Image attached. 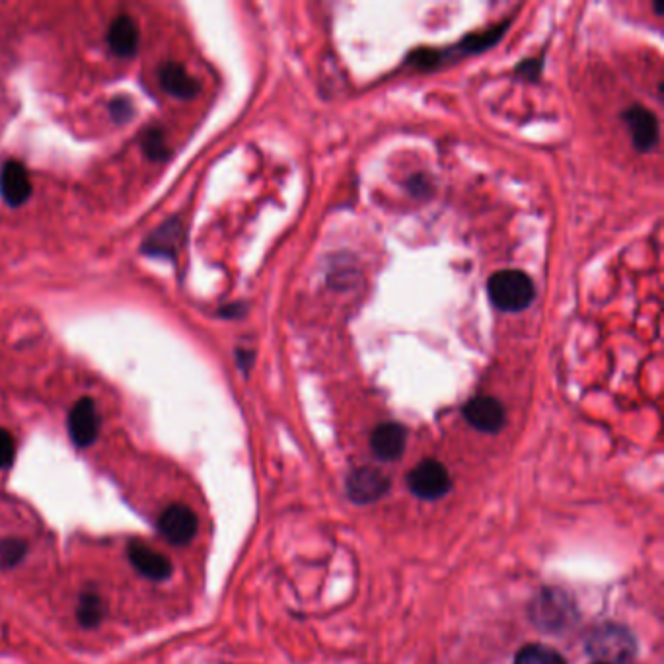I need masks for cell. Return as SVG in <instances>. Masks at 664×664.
<instances>
[{
  "label": "cell",
  "instance_id": "obj_1",
  "mask_svg": "<svg viewBox=\"0 0 664 664\" xmlns=\"http://www.w3.org/2000/svg\"><path fill=\"white\" fill-rule=\"evenodd\" d=\"M487 295L499 310L520 312L532 304L536 289L526 273L505 269L491 275L487 283Z\"/></svg>",
  "mask_w": 664,
  "mask_h": 664
},
{
  "label": "cell",
  "instance_id": "obj_2",
  "mask_svg": "<svg viewBox=\"0 0 664 664\" xmlns=\"http://www.w3.org/2000/svg\"><path fill=\"white\" fill-rule=\"evenodd\" d=\"M407 485L413 495L425 499V501H435L441 499L448 489H450V476L446 472L441 462L437 460H423L417 464L409 476H407Z\"/></svg>",
  "mask_w": 664,
  "mask_h": 664
},
{
  "label": "cell",
  "instance_id": "obj_3",
  "mask_svg": "<svg viewBox=\"0 0 664 664\" xmlns=\"http://www.w3.org/2000/svg\"><path fill=\"white\" fill-rule=\"evenodd\" d=\"M158 530L170 544L187 546L199 530V518L191 507H187L184 503H176V505H170L160 515Z\"/></svg>",
  "mask_w": 664,
  "mask_h": 664
},
{
  "label": "cell",
  "instance_id": "obj_4",
  "mask_svg": "<svg viewBox=\"0 0 664 664\" xmlns=\"http://www.w3.org/2000/svg\"><path fill=\"white\" fill-rule=\"evenodd\" d=\"M127 557H129L131 565L137 569V573H141L148 581L162 583V581H168L174 573L172 561L141 540L129 542Z\"/></svg>",
  "mask_w": 664,
  "mask_h": 664
},
{
  "label": "cell",
  "instance_id": "obj_5",
  "mask_svg": "<svg viewBox=\"0 0 664 664\" xmlns=\"http://www.w3.org/2000/svg\"><path fill=\"white\" fill-rule=\"evenodd\" d=\"M69 437L74 446L88 448L100 435V413L90 398H82L69 411Z\"/></svg>",
  "mask_w": 664,
  "mask_h": 664
},
{
  "label": "cell",
  "instance_id": "obj_6",
  "mask_svg": "<svg viewBox=\"0 0 664 664\" xmlns=\"http://www.w3.org/2000/svg\"><path fill=\"white\" fill-rule=\"evenodd\" d=\"M390 480L376 468H359L347 480V495L357 505H367L386 495Z\"/></svg>",
  "mask_w": 664,
  "mask_h": 664
},
{
  "label": "cell",
  "instance_id": "obj_7",
  "mask_svg": "<svg viewBox=\"0 0 664 664\" xmlns=\"http://www.w3.org/2000/svg\"><path fill=\"white\" fill-rule=\"evenodd\" d=\"M464 417L481 433H499L507 421L505 407L489 396H478L470 400L464 406Z\"/></svg>",
  "mask_w": 664,
  "mask_h": 664
},
{
  "label": "cell",
  "instance_id": "obj_8",
  "mask_svg": "<svg viewBox=\"0 0 664 664\" xmlns=\"http://www.w3.org/2000/svg\"><path fill=\"white\" fill-rule=\"evenodd\" d=\"M0 195L10 207L24 205L32 195V182L24 164L8 160L0 170Z\"/></svg>",
  "mask_w": 664,
  "mask_h": 664
},
{
  "label": "cell",
  "instance_id": "obj_9",
  "mask_svg": "<svg viewBox=\"0 0 664 664\" xmlns=\"http://www.w3.org/2000/svg\"><path fill=\"white\" fill-rule=\"evenodd\" d=\"M626 123H628L629 133L633 139V145L639 150H653L659 143V121L655 117L653 111L643 108V106H635L629 108L624 115Z\"/></svg>",
  "mask_w": 664,
  "mask_h": 664
},
{
  "label": "cell",
  "instance_id": "obj_10",
  "mask_svg": "<svg viewBox=\"0 0 664 664\" xmlns=\"http://www.w3.org/2000/svg\"><path fill=\"white\" fill-rule=\"evenodd\" d=\"M407 431L398 423H382L370 437L372 452L386 462L398 460L406 450Z\"/></svg>",
  "mask_w": 664,
  "mask_h": 664
},
{
  "label": "cell",
  "instance_id": "obj_11",
  "mask_svg": "<svg viewBox=\"0 0 664 664\" xmlns=\"http://www.w3.org/2000/svg\"><path fill=\"white\" fill-rule=\"evenodd\" d=\"M182 242V222L178 219L164 222L152 236H148L141 252L152 258L176 259Z\"/></svg>",
  "mask_w": 664,
  "mask_h": 664
},
{
  "label": "cell",
  "instance_id": "obj_12",
  "mask_svg": "<svg viewBox=\"0 0 664 664\" xmlns=\"http://www.w3.org/2000/svg\"><path fill=\"white\" fill-rule=\"evenodd\" d=\"M108 45L111 51L117 57H133L137 53L139 47V26L137 22L127 16L121 14L111 22L110 32H108Z\"/></svg>",
  "mask_w": 664,
  "mask_h": 664
},
{
  "label": "cell",
  "instance_id": "obj_13",
  "mask_svg": "<svg viewBox=\"0 0 664 664\" xmlns=\"http://www.w3.org/2000/svg\"><path fill=\"white\" fill-rule=\"evenodd\" d=\"M162 88L176 98H193L199 92V82L185 71L180 63H166L160 69Z\"/></svg>",
  "mask_w": 664,
  "mask_h": 664
},
{
  "label": "cell",
  "instance_id": "obj_14",
  "mask_svg": "<svg viewBox=\"0 0 664 664\" xmlns=\"http://www.w3.org/2000/svg\"><path fill=\"white\" fill-rule=\"evenodd\" d=\"M108 614L104 598L94 591L82 592L76 604V620L84 629L98 628Z\"/></svg>",
  "mask_w": 664,
  "mask_h": 664
},
{
  "label": "cell",
  "instance_id": "obj_15",
  "mask_svg": "<svg viewBox=\"0 0 664 664\" xmlns=\"http://www.w3.org/2000/svg\"><path fill=\"white\" fill-rule=\"evenodd\" d=\"M28 542L22 538H2L0 540V569L2 571H10L14 567H18L26 555H28Z\"/></svg>",
  "mask_w": 664,
  "mask_h": 664
},
{
  "label": "cell",
  "instance_id": "obj_16",
  "mask_svg": "<svg viewBox=\"0 0 664 664\" xmlns=\"http://www.w3.org/2000/svg\"><path fill=\"white\" fill-rule=\"evenodd\" d=\"M515 664H567L565 659L550 647L528 645L518 651Z\"/></svg>",
  "mask_w": 664,
  "mask_h": 664
},
{
  "label": "cell",
  "instance_id": "obj_17",
  "mask_svg": "<svg viewBox=\"0 0 664 664\" xmlns=\"http://www.w3.org/2000/svg\"><path fill=\"white\" fill-rule=\"evenodd\" d=\"M143 148H145L148 158H152V160L166 158L168 145H166V137H164L162 129H158V127L148 129L147 133L143 135Z\"/></svg>",
  "mask_w": 664,
  "mask_h": 664
},
{
  "label": "cell",
  "instance_id": "obj_18",
  "mask_svg": "<svg viewBox=\"0 0 664 664\" xmlns=\"http://www.w3.org/2000/svg\"><path fill=\"white\" fill-rule=\"evenodd\" d=\"M507 26H501V28H495V30H489L487 34H480V36H470L460 47H464V51H470V53H476V51H481L485 47H491L499 37L503 36V30Z\"/></svg>",
  "mask_w": 664,
  "mask_h": 664
},
{
  "label": "cell",
  "instance_id": "obj_19",
  "mask_svg": "<svg viewBox=\"0 0 664 664\" xmlns=\"http://www.w3.org/2000/svg\"><path fill=\"white\" fill-rule=\"evenodd\" d=\"M14 456H16L14 437L6 429H0V470L12 466Z\"/></svg>",
  "mask_w": 664,
  "mask_h": 664
},
{
  "label": "cell",
  "instance_id": "obj_20",
  "mask_svg": "<svg viewBox=\"0 0 664 664\" xmlns=\"http://www.w3.org/2000/svg\"><path fill=\"white\" fill-rule=\"evenodd\" d=\"M441 59V53L439 51H431V49H419L417 53H413L411 61L415 67H421V69H431L439 63Z\"/></svg>",
  "mask_w": 664,
  "mask_h": 664
},
{
  "label": "cell",
  "instance_id": "obj_21",
  "mask_svg": "<svg viewBox=\"0 0 664 664\" xmlns=\"http://www.w3.org/2000/svg\"><path fill=\"white\" fill-rule=\"evenodd\" d=\"M110 111L111 115H113V119H115L117 123H123V121L131 119V115H133V106H131V102H129L127 98H115V100L111 102Z\"/></svg>",
  "mask_w": 664,
  "mask_h": 664
},
{
  "label": "cell",
  "instance_id": "obj_22",
  "mask_svg": "<svg viewBox=\"0 0 664 664\" xmlns=\"http://www.w3.org/2000/svg\"><path fill=\"white\" fill-rule=\"evenodd\" d=\"M518 71L526 74V76H530V78H536L538 71H540V65H538V61H526V63L520 65Z\"/></svg>",
  "mask_w": 664,
  "mask_h": 664
},
{
  "label": "cell",
  "instance_id": "obj_23",
  "mask_svg": "<svg viewBox=\"0 0 664 664\" xmlns=\"http://www.w3.org/2000/svg\"><path fill=\"white\" fill-rule=\"evenodd\" d=\"M596 664H604V663H596Z\"/></svg>",
  "mask_w": 664,
  "mask_h": 664
}]
</instances>
